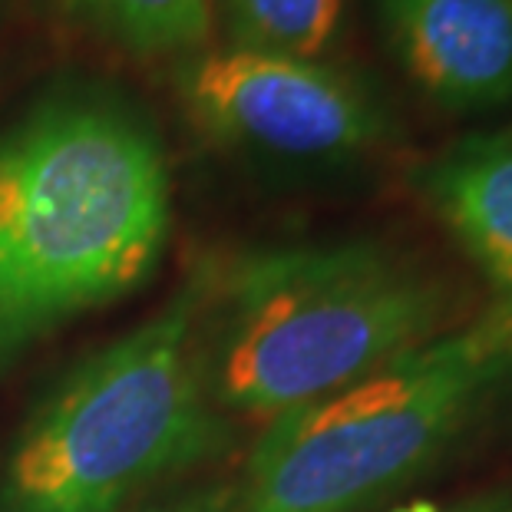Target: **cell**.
Listing matches in <instances>:
<instances>
[{"mask_svg":"<svg viewBox=\"0 0 512 512\" xmlns=\"http://www.w3.org/2000/svg\"><path fill=\"white\" fill-rule=\"evenodd\" d=\"M440 512H512V489H489Z\"/></svg>","mask_w":512,"mask_h":512,"instance_id":"8fae6325","label":"cell"},{"mask_svg":"<svg viewBox=\"0 0 512 512\" xmlns=\"http://www.w3.org/2000/svg\"><path fill=\"white\" fill-rule=\"evenodd\" d=\"M225 47L321 60L334 47L344 20V0H212Z\"/></svg>","mask_w":512,"mask_h":512,"instance_id":"ba28073f","label":"cell"},{"mask_svg":"<svg viewBox=\"0 0 512 512\" xmlns=\"http://www.w3.org/2000/svg\"><path fill=\"white\" fill-rule=\"evenodd\" d=\"M172 225L159 136L123 103L53 96L0 133V370L136 291Z\"/></svg>","mask_w":512,"mask_h":512,"instance_id":"6da1fadb","label":"cell"},{"mask_svg":"<svg viewBox=\"0 0 512 512\" xmlns=\"http://www.w3.org/2000/svg\"><path fill=\"white\" fill-rule=\"evenodd\" d=\"M390 512H440V506L430 503V499H417V503H403V506L390 509Z\"/></svg>","mask_w":512,"mask_h":512,"instance_id":"7c38bea8","label":"cell"},{"mask_svg":"<svg viewBox=\"0 0 512 512\" xmlns=\"http://www.w3.org/2000/svg\"><path fill=\"white\" fill-rule=\"evenodd\" d=\"M189 116L219 143L304 166H344L390 136L377 96L324 60L199 50L176 76Z\"/></svg>","mask_w":512,"mask_h":512,"instance_id":"5b68a950","label":"cell"},{"mask_svg":"<svg viewBox=\"0 0 512 512\" xmlns=\"http://www.w3.org/2000/svg\"><path fill=\"white\" fill-rule=\"evenodd\" d=\"M410 83L446 113L512 106V0H374Z\"/></svg>","mask_w":512,"mask_h":512,"instance_id":"8992f818","label":"cell"},{"mask_svg":"<svg viewBox=\"0 0 512 512\" xmlns=\"http://www.w3.org/2000/svg\"><path fill=\"white\" fill-rule=\"evenodd\" d=\"M205 275L96 351L27 420L0 512H116L225 437L202 361Z\"/></svg>","mask_w":512,"mask_h":512,"instance_id":"277c9868","label":"cell"},{"mask_svg":"<svg viewBox=\"0 0 512 512\" xmlns=\"http://www.w3.org/2000/svg\"><path fill=\"white\" fill-rule=\"evenodd\" d=\"M63 10L116 47L143 57H192L212 30V0H60Z\"/></svg>","mask_w":512,"mask_h":512,"instance_id":"9c48e42d","label":"cell"},{"mask_svg":"<svg viewBox=\"0 0 512 512\" xmlns=\"http://www.w3.org/2000/svg\"><path fill=\"white\" fill-rule=\"evenodd\" d=\"M152 512H242V503H235L228 493H199V496L179 499V503L159 506Z\"/></svg>","mask_w":512,"mask_h":512,"instance_id":"30bf717a","label":"cell"},{"mask_svg":"<svg viewBox=\"0 0 512 512\" xmlns=\"http://www.w3.org/2000/svg\"><path fill=\"white\" fill-rule=\"evenodd\" d=\"M209 281L205 377L219 410L275 420L450 331L440 278L374 242L235 258Z\"/></svg>","mask_w":512,"mask_h":512,"instance_id":"7a4b0ae2","label":"cell"},{"mask_svg":"<svg viewBox=\"0 0 512 512\" xmlns=\"http://www.w3.org/2000/svg\"><path fill=\"white\" fill-rule=\"evenodd\" d=\"M417 195L512 318V123L466 133L417 169Z\"/></svg>","mask_w":512,"mask_h":512,"instance_id":"52a82bcc","label":"cell"},{"mask_svg":"<svg viewBox=\"0 0 512 512\" xmlns=\"http://www.w3.org/2000/svg\"><path fill=\"white\" fill-rule=\"evenodd\" d=\"M512 390V318L489 308L334 394L268 420L242 512H364L453 450Z\"/></svg>","mask_w":512,"mask_h":512,"instance_id":"3957f363","label":"cell"}]
</instances>
